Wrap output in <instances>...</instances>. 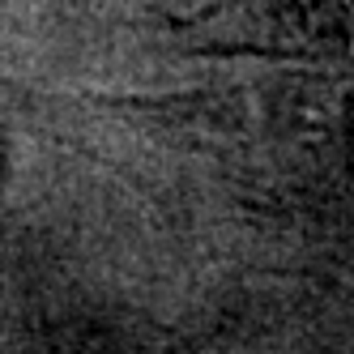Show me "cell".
<instances>
[{
	"instance_id": "1",
	"label": "cell",
	"mask_w": 354,
	"mask_h": 354,
	"mask_svg": "<svg viewBox=\"0 0 354 354\" xmlns=\"http://www.w3.org/2000/svg\"><path fill=\"white\" fill-rule=\"evenodd\" d=\"M290 5L316 35L354 47V0H290Z\"/></svg>"
}]
</instances>
